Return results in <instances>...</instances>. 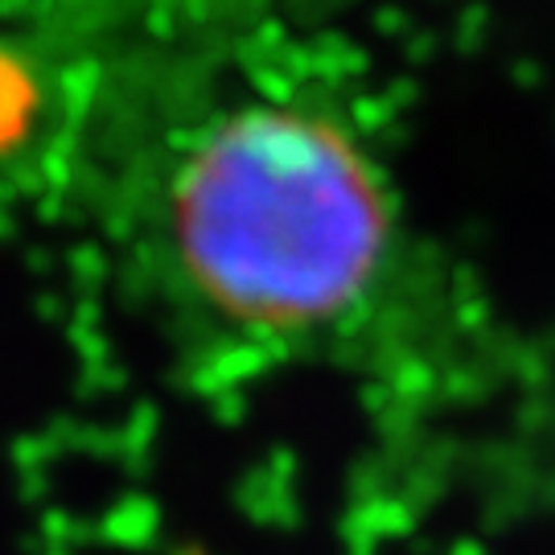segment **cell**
Segmentation results:
<instances>
[{
	"label": "cell",
	"mask_w": 555,
	"mask_h": 555,
	"mask_svg": "<svg viewBox=\"0 0 555 555\" xmlns=\"http://www.w3.org/2000/svg\"><path fill=\"white\" fill-rule=\"evenodd\" d=\"M124 235L178 325L238 354H288L375 305L396 268L399 210L337 112L243 91L140 153Z\"/></svg>",
	"instance_id": "6da1fadb"
}]
</instances>
